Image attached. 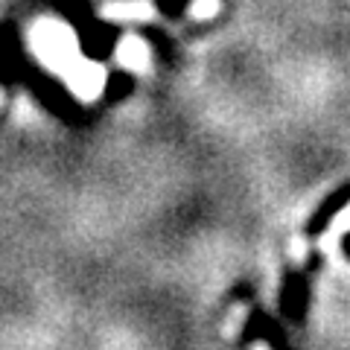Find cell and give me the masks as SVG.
I'll list each match as a JSON object with an SVG mask.
<instances>
[{"instance_id": "ba28073f", "label": "cell", "mask_w": 350, "mask_h": 350, "mask_svg": "<svg viewBox=\"0 0 350 350\" xmlns=\"http://www.w3.org/2000/svg\"><path fill=\"white\" fill-rule=\"evenodd\" d=\"M0 100H3V96H0Z\"/></svg>"}, {"instance_id": "6da1fadb", "label": "cell", "mask_w": 350, "mask_h": 350, "mask_svg": "<svg viewBox=\"0 0 350 350\" xmlns=\"http://www.w3.org/2000/svg\"><path fill=\"white\" fill-rule=\"evenodd\" d=\"M36 47L44 62H50L53 68H64L73 59V36L62 27H44L36 36Z\"/></svg>"}, {"instance_id": "5b68a950", "label": "cell", "mask_w": 350, "mask_h": 350, "mask_svg": "<svg viewBox=\"0 0 350 350\" xmlns=\"http://www.w3.org/2000/svg\"><path fill=\"white\" fill-rule=\"evenodd\" d=\"M190 12L196 18H207V15H216L219 12V0H199V3H193Z\"/></svg>"}, {"instance_id": "3957f363", "label": "cell", "mask_w": 350, "mask_h": 350, "mask_svg": "<svg viewBox=\"0 0 350 350\" xmlns=\"http://www.w3.org/2000/svg\"><path fill=\"white\" fill-rule=\"evenodd\" d=\"M347 231H350V204L333 219V225L327 228V234L321 237V251H327V254H338V239H342Z\"/></svg>"}, {"instance_id": "52a82bcc", "label": "cell", "mask_w": 350, "mask_h": 350, "mask_svg": "<svg viewBox=\"0 0 350 350\" xmlns=\"http://www.w3.org/2000/svg\"><path fill=\"white\" fill-rule=\"evenodd\" d=\"M251 350H271L266 342H257V345H251Z\"/></svg>"}, {"instance_id": "8992f818", "label": "cell", "mask_w": 350, "mask_h": 350, "mask_svg": "<svg viewBox=\"0 0 350 350\" xmlns=\"http://www.w3.org/2000/svg\"><path fill=\"white\" fill-rule=\"evenodd\" d=\"M243 315H245V306H237V312L231 315V319H228V336H237L239 333V321H243Z\"/></svg>"}, {"instance_id": "277c9868", "label": "cell", "mask_w": 350, "mask_h": 350, "mask_svg": "<svg viewBox=\"0 0 350 350\" xmlns=\"http://www.w3.org/2000/svg\"><path fill=\"white\" fill-rule=\"evenodd\" d=\"M120 62L129 64V68H140V64L146 62V50H144V44H137V41H126V44H123V50H120Z\"/></svg>"}, {"instance_id": "7a4b0ae2", "label": "cell", "mask_w": 350, "mask_h": 350, "mask_svg": "<svg viewBox=\"0 0 350 350\" xmlns=\"http://www.w3.org/2000/svg\"><path fill=\"white\" fill-rule=\"evenodd\" d=\"M70 85H73V91L79 96H85V100H94V96L100 94V88H103V68H91V64L76 68L70 73Z\"/></svg>"}]
</instances>
